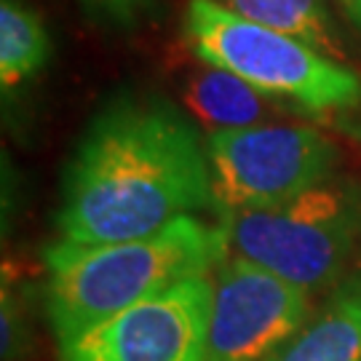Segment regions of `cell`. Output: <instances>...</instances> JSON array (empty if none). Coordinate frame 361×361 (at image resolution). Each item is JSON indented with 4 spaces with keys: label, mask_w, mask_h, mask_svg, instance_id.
<instances>
[{
    "label": "cell",
    "mask_w": 361,
    "mask_h": 361,
    "mask_svg": "<svg viewBox=\"0 0 361 361\" xmlns=\"http://www.w3.org/2000/svg\"><path fill=\"white\" fill-rule=\"evenodd\" d=\"M51 59V35L25 0H0V86L11 97Z\"/></svg>",
    "instance_id": "30bf717a"
},
{
    "label": "cell",
    "mask_w": 361,
    "mask_h": 361,
    "mask_svg": "<svg viewBox=\"0 0 361 361\" xmlns=\"http://www.w3.org/2000/svg\"><path fill=\"white\" fill-rule=\"evenodd\" d=\"M3 361H22L32 350V326L27 316V300L11 268H3Z\"/></svg>",
    "instance_id": "7c38bea8"
},
{
    "label": "cell",
    "mask_w": 361,
    "mask_h": 361,
    "mask_svg": "<svg viewBox=\"0 0 361 361\" xmlns=\"http://www.w3.org/2000/svg\"><path fill=\"white\" fill-rule=\"evenodd\" d=\"M217 214L289 201L332 180L337 147L310 126L257 123L207 137Z\"/></svg>",
    "instance_id": "5b68a950"
},
{
    "label": "cell",
    "mask_w": 361,
    "mask_h": 361,
    "mask_svg": "<svg viewBox=\"0 0 361 361\" xmlns=\"http://www.w3.org/2000/svg\"><path fill=\"white\" fill-rule=\"evenodd\" d=\"M217 3L246 22L271 27L302 40L310 49L326 54L337 62L345 59L343 35L326 8V0H217Z\"/></svg>",
    "instance_id": "9c48e42d"
},
{
    "label": "cell",
    "mask_w": 361,
    "mask_h": 361,
    "mask_svg": "<svg viewBox=\"0 0 361 361\" xmlns=\"http://www.w3.org/2000/svg\"><path fill=\"white\" fill-rule=\"evenodd\" d=\"M228 255L222 225H204L198 217L134 241L49 246L43 252L46 316L56 343L83 335L185 279L207 276Z\"/></svg>",
    "instance_id": "7a4b0ae2"
},
{
    "label": "cell",
    "mask_w": 361,
    "mask_h": 361,
    "mask_svg": "<svg viewBox=\"0 0 361 361\" xmlns=\"http://www.w3.org/2000/svg\"><path fill=\"white\" fill-rule=\"evenodd\" d=\"M212 273L193 276L59 343L62 361H209Z\"/></svg>",
    "instance_id": "8992f818"
},
{
    "label": "cell",
    "mask_w": 361,
    "mask_h": 361,
    "mask_svg": "<svg viewBox=\"0 0 361 361\" xmlns=\"http://www.w3.org/2000/svg\"><path fill=\"white\" fill-rule=\"evenodd\" d=\"M337 3H340V8L350 19V25L361 32V0H337Z\"/></svg>",
    "instance_id": "5bb4252c"
},
{
    "label": "cell",
    "mask_w": 361,
    "mask_h": 361,
    "mask_svg": "<svg viewBox=\"0 0 361 361\" xmlns=\"http://www.w3.org/2000/svg\"><path fill=\"white\" fill-rule=\"evenodd\" d=\"M308 322V292L244 257L212 271L209 361H265Z\"/></svg>",
    "instance_id": "52a82bcc"
},
{
    "label": "cell",
    "mask_w": 361,
    "mask_h": 361,
    "mask_svg": "<svg viewBox=\"0 0 361 361\" xmlns=\"http://www.w3.org/2000/svg\"><path fill=\"white\" fill-rule=\"evenodd\" d=\"M265 99L246 80L209 65L190 78L185 91L190 113L207 123L209 134L265 123Z\"/></svg>",
    "instance_id": "8fae6325"
},
{
    "label": "cell",
    "mask_w": 361,
    "mask_h": 361,
    "mask_svg": "<svg viewBox=\"0 0 361 361\" xmlns=\"http://www.w3.org/2000/svg\"><path fill=\"white\" fill-rule=\"evenodd\" d=\"M91 19L110 25L116 30H131L153 8V0H80Z\"/></svg>",
    "instance_id": "4fadbf2b"
},
{
    "label": "cell",
    "mask_w": 361,
    "mask_h": 361,
    "mask_svg": "<svg viewBox=\"0 0 361 361\" xmlns=\"http://www.w3.org/2000/svg\"><path fill=\"white\" fill-rule=\"evenodd\" d=\"M214 209L207 142L188 113L158 94L123 91L99 107L62 177L59 241L147 238Z\"/></svg>",
    "instance_id": "6da1fadb"
},
{
    "label": "cell",
    "mask_w": 361,
    "mask_h": 361,
    "mask_svg": "<svg viewBox=\"0 0 361 361\" xmlns=\"http://www.w3.org/2000/svg\"><path fill=\"white\" fill-rule=\"evenodd\" d=\"M185 38L193 54L246 80L268 99H284L313 113L361 104V75L286 32L246 22L217 0H188Z\"/></svg>",
    "instance_id": "3957f363"
},
{
    "label": "cell",
    "mask_w": 361,
    "mask_h": 361,
    "mask_svg": "<svg viewBox=\"0 0 361 361\" xmlns=\"http://www.w3.org/2000/svg\"><path fill=\"white\" fill-rule=\"evenodd\" d=\"M265 361H361V273L343 279L324 308Z\"/></svg>",
    "instance_id": "ba28073f"
},
{
    "label": "cell",
    "mask_w": 361,
    "mask_h": 361,
    "mask_svg": "<svg viewBox=\"0 0 361 361\" xmlns=\"http://www.w3.org/2000/svg\"><path fill=\"white\" fill-rule=\"evenodd\" d=\"M231 255L305 292L337 284L361 233L356 185L326 180L273 207L222 214Z\"/></svg>",
    "instance_id": "277c9868"
}]
</instances>
